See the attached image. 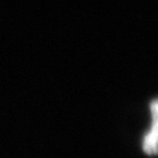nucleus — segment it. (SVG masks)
<instances>
[{
  "instance_id": "f257e3e1",
  "label": "nucleus",
  "mask_w": 158,
  "mask_h": 158,
  "mask_svg": "<svg viewBox=\"0 0 158 158\" xmlns=\"http://www.w3.org/2000/svg\"><path fill=\"white\" fill-rule=\"evenodd\" d=\"M156 102L153 103V114H154V123L153 128L149 133L146 135L145 141H144V151L147 154L156 153V141H157V120H156Z\"/></svg>"
}]
</instances>
